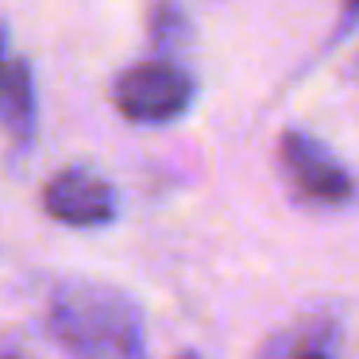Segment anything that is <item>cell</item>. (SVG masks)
Returning a JSON list of instances; mask_svg holds the SVG:
<instances>
[{
  "label": "cell",
  "mask_w": 359,
  "mask_h": 359,
  "mask_svg": "<svg viewBox=\"0 0 359 359\" xmlns=\"http://www.w3.org/2000/svg\"><path fill=\"white\" fill-rule=\"evenodd\" d=\"M43 205L55 220L74 228H97L109 224L112 212H116V194L112 186L93 170H81V166H70L58 178H50V186L43 189Z\"/></svg>",
  "instance_id": "277c9868"
},
{
  "label": "cell",
  "mask_w": 359,
  "mask_h": 359,
  "mask_svg": "<svg viewBox=\"0 0 359 359\" xmlns=\"http://www.w3.org/2000/svg\"><path fill=\"white\" fill-rule=\"evenodd\" d=\"M50 332L86 359H135L140 351L135 309L116 290L101 286L62 290L50 305Z\"/></svg>",
  "instance_id": "6da1fadb"
},
{
  "label": "cell",
  "mask_w": 359,
  "mask_h": 359,
  "mask_svg": "<svg viewBox=\"0 0 359 359\" xmlns=\"http://www.w3.org/2000/svg\"><path fill=\"white\" fill-rule=\"evenodd\" d=\"M116 109L135 124H166L178 120L194 101V78L178 62H140L120 74Z\"/></svg>",
  "instance_id": "7a4b0ae2"
},
{
  "label": "cell",
  "mask_w": 359,
  "mask_h": 359,
  "mask_svg": "<svg viewBox=\"0 0 359 359\" xmlns=\"http://www.w3.org/2000/svg\"><path fill=\"white\" fill-rule=\"evenodd\" d=\"M278 158H282V170H286L290 186H294L302 197H309V201L344 205L351 194H355L351 174L344 170L313 135L286 132L282 143H278Z\"/></svg>",
  "instance_id": "3957f363"
},
{
  "label": "cell",
  "mask_w": 359,
  "mask_h": 359,
  "mask_svg": "<svg viewBox=\"0 0 359 359\" xmlns=\"http://www.w3.org/2000/svg\"><path fill=\"white\" fill-rule=\"evenodd\" d=\"M359 24V0H344V32H348V27H355Z\"/></svg>",
  "instance_id": "8992f818"
},
{
  "label": "cell",
  "mask_w": 359,
  "mask_h": 359,
  "mask_svg": "<svg viewBox=\"0 0 359 359\" xmlns=\"http://www.w3.org/2000/svg\"><path fill=\"white\" fill-rule=\"evenodd\" d=\"M294 359H328V355H325V351H317V348H305L302 355H294Z\"/></svg>",
  "instance_id": "52a82bcc"
},
{
  "label": "cell",
  "mask_w": 359,
  "mask_h": 359,
  "mask_svg": "<svg viewBox=\"0 0 359 359\" xmlns=\"http://www.w3.org/2000/svg\"><path fill=\"white\" fill-rule=\"evenodd\" d=\"M0 120L20 135L27 140L32 135V124H35V89H32V74H27L24 62L12 58L8 74L0 81Z\"/></svg>",
  "instance_id": "5b68a950"
}]
</instances>
